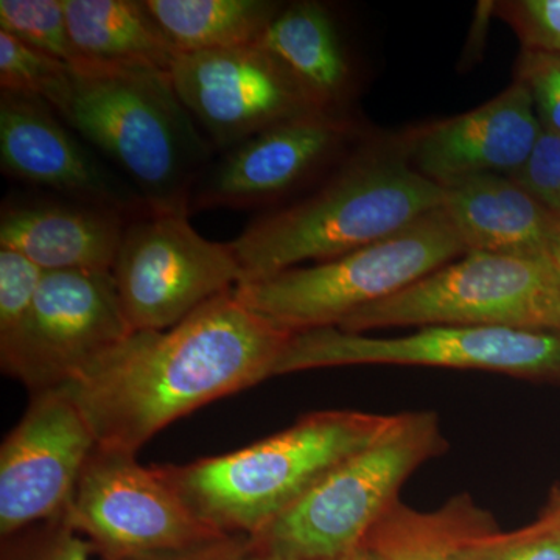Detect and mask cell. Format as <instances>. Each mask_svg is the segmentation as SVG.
I'll use <instances>...</instances> for the list:
<instances>
[{"label": "cell", "instance_id": "obj_1", "mask_svg": "<svg viewBox=\"0 0 560 560\" xmlns=\"http://www.w3.org/2000/svg\"><path fill=\"white\" fill-rule=\"evenodd\" d=\"M291 337L231 290L171 329L132 331L65 388L101 447L136 453L175 420L275 377Z\"/></svg>", "mask_w": 560, "mask_h": 560}, {"label": "cell", "instance_id": "obj_2", "mask_svg": "<svg viewBox=\"0 0 560 560\" xmlns=\"http://www.w3.org/2000/svg\"><path fill=\"white\" fill-rule=\"evenodd\" d=\"M50 106L120 167L149 208L189 213L215 149L180 102L171 72L81 61L70 66Z\"/></svg>", "mask_w": 560, "mask_h": 560}, {"label": "cell", "instance_id": "obj_3", "mask_svg": "<svg viewBox=\"0 0 560 560\" xmlns=\"http://www.w3.org/2000/svg\"><path fill=\"white\" fill-rule=\"evenodd\" d=\"M444 197L405 154H361L311 197L259 217L230 242L242 283L383 241L441 208Z\"/></svg>", "mask_w": 560, "mask_h": 560}, {"label": "cell", "instance_id": "obj_4", "mask_svg": "<svg viewBox=\"0 0 560 560\" xmlns=\"http://www.w3.org/2000/svg\"><path fill=\"white\" fill-rule=\"evenodd\" d=\"M396 416L316 411L226 455L161 467L191 511L223 534L253 537L338 464L381 438Z\"/></svg>", "mask_w": 560, "mask_h": 560}, {"label": "cell", "instance_id": "obj_5", "mask_svg": "<svg viewBox=\"0 0 560 560\" xmlns=\"http://www.w3.org/2000/svg\"><path fill=\"white\" fill-rule=\"evenodd\" d=\"M444 441L430 411L396 415L388 430L338 464L256 536L261 555L305 560L342 558L363 547L385 517L401 486L425 460L441 455Z\"/></svg>", "mask_w": 560, "mask_h": 560}, {"label": "cell", "instance_id": "obj_6", "mask_svg": "<svg viewBox=\"0 0 560 560\" xmlns=\"http://www.w3.org/2000/svg\"><path fill=\"white\" fill-rule=\"evenodd\" d=\"M469 254L441 208L410 226L337 259L241 283L242 304L290 334L338 327L360 308L386 300Z\"/></svg>", "mask_w": 560, "mask_h": 560}, {"label": "cell", "instance_id": "obj_7", "mask_svg": "<svg viewBox=\"0 0 560 560\" xmlns=\"http://www.w3.org/2000/svg\"><path fill=\"white\" fill-rule=\"evenodd\" d=\"M405 326L560 331L559 272L550 257L474 250L352 313L338 329L364 334Z\"/></svg>", "mask_w": 560, "mask_h": 560}, {"label": "cell", "instance_id": "obj_8", "mask_svg": "<svg viewBox=\"0 0 560 560\" xmlns=\"http://www.w3.org/2000/svg\"><path fill=\"white\" fill-rule=\"evenodd\" d=\"M359 364L560 377V331L427 326L404 337L378 338L326 327L293 334L276 375Z\"/></svg>", "mask_w": 560, "mask_h": 560}, {"label": "cell", "instance_id": "obj_9", "mask_svg": "<svg viewBox=\"0 0 560 560\" xmlns=\"http://www.w3.org/2000/svg\"><path fill=\"white\" fill-rule=\"evenodd\" d=\"M110 275L132 331L171 329L243 280L230 243L201 237L189 213L151 208L128 220Z\"/></svg>", "mask_w": 560, "mask_h": 560}, {"label": "cell", "instance_id": "obj_10", "mask_svg": "<svg viewBox=\"0 0 560 560\" xmlns=\"http://www.w3.org/2000/svg\"><path fill=\"white\" fill-rule=\"evenodd\" d=\"M66 521L102 560L180 550L223 533L201 521L161 467L98 445L81 471Z\"/></svg>", "mask_w": 560, "mask_h": 560}, {"label": "cell", "instance_id": "obj_11", "mask_svg": "<svg viewBox=\"0 0 560 560\" xmlns=\"http://www.w3.org/2000/svg\"><path fill=\"white\" fill-rule=\"evenodd\" d=\"M131 334L110 271L46 272L0 366L32 394L62 388Z\"/></svg>", "mask_w": 560, "mask_h": 560}, {"label": "cell", "instance_id": "obj_12", "mask_svg": "<svg viewBox=\"0 0 560 560\" xmlns=\"http://www.w3.org/2000/svg\"><path fill=\"white\" fill-rule=\"evenodd\" d=\"M171 73L180 102L215 150H230L283 121L327 110L260 43L180 54Z\"/></svg>", "mask_w": 560, "mask_h": 560}, {"label": "cell", "instance_id": "obj_13", "mask_svg": "<svg viewBox=\"0 0 560 560\" xmlns=\"http://www.w3.org/2000/svg\"><path fill=\"white\" fill-rule=\"evenodd\" d=\"M97 438L68 389L32 394L0 447V537L58 517L68 508Z\"/></svg>", "mask_w": 560, "mask_h": 560}, {"label": "cell", "instance_id": "obj_14", "mask_svg": "<svg viewBox=\"0 0 560 560\" xmlns=\"http://www.w3.org/2000/svg\"><path fill=\"white\" fill-rule=\"evenodd\" d=\"M355 135L341 110H320L276 125L212 161L191 191L189 213L250 209L279 200L340 154Z\"/></svg>", "mask_w": 560, "mask_h": 560}, {"label": "cell", "instance_id": "obj_15", "mask_svg": "<svg viewBox=\"0 0 560 560\" xmlns=\"http://www.w3.org/2000/svg\"><path fill=\"white\" fill-rule=\"evenodd\" d=\"M0 167L10 178L66 200L121 212L149 208L127 180L69 130L44 98L0 91Z\"/></svg>", "mask_w": 560, "mask_h": 560}, {"label": "cell", "instance_id": "obj_16", "mask_svg": "<svg viewBox=\"0 0 560 560\" xmlns=\"http://www.w3.org/2000/svg\"><path fill=\"white\" fill-rule=\"evenodd\" d=\"M541 131L528 88L515 80L480 108L416 132L405 145V158L444 189L480 176L514 178Z\"/></svg>", "mask_w": 560, "mask_h": 560}, {"label": "cell", "instance_id": "obj_17", "mask_svg": "<svg viewBox=\"0 0 560 560\" xmlns=\"http://www.w3.org/2000/svg\"><path fill=\"white\" fill-rule=\"evenodd\" d=\"M132 215L66 198L9 200L0 212V249L46 272L110 271Z\"/></svg>", "mask_w": 560, "mask_h": 560}, {"label": "cell", "instance_id": "obj_18", "mask_svg": "<svg viewBox=\"0 0 560 560\" xmlns=\"http://www.w3.org/2000/svg\"><path fill=\"white\" fill-rule=\"evenodd\" d=\"M442 209L469 253L550 257L558 219L512 178L480 176L445 187Z\"/></svg>", "mask_w": 560, "mask_h": 560}, {"label": "cell", "instance_id": "obj_19", "mask_svg": "<svg viewBox=\"0 0 560 560\" xmlns=\"http://www.w3.org/2000/svg\"><path fill=\"white\" fill-rule=\"evenodd\" d=\"M260 44L324 109L340 110L352 86V66L329 9L318 2L282 7Z\"/></svg>", "mask_w": 560, "mask_h": 560}, {"label": "cell", "instance_id": "obj_20", "mask_svg": "<svg viewBox=\"0 0 560 560\" xmlns=\"http://www.w3.org/2000/svg\"><path fill=\"white\" fill-rule=\"evenodd\" d=\"M65 10L80 62L145 66L172 72L178 51L147 2L65 0Z\"/></svg>", "mask_w": 560, "mask_h": 560}, {"label": "cell", "instance_id": "obj_21", "mask_svg": "<svg viewBox=\"0 0 560 560\" xmlns=\"http://www.w3.org/2000/svg\"><path fill=\"white\" fill-rule=\"evenodd\" d=\"M492 529H497L493 518L467 495L429 514L397 501L363 548L372 560H458L467 541Z\"/></svg>", "mask_w": 560, "mask_h": 560}, {"label": "cell", "instance_id": "obj_22", "mask_svg": "<svg viewBox=\"0 0 560 560\" xmlns=\"http://www.w3.org/2000/svg\"><path fill=\"white\" fill-rule=\"evenodd\" d=\"M180 54L259 44L282 10L270 0H145Z\"/></svg>", "mask_w": 560, "mask_h": 560}, {"label": "cell", "instance_id": "obj_23", "mask_svg": "<svg viewBox=\"0 0 560 560\" xmlns=\"http://www.w3.org/2000/svg\"><path fill=\"white\" fill-rule=\"evenodd\" d=\"M0 31L69 66L80 62L70 39L65 0H0Z\"/></svg>", "mask_w": 560, "mask_h": 560}, {"label": "cell", "instance_id": "obj_24", "mask_svg": "<svg viewBox=\"0 0 560 560\" xmlns=\"http://www.w3.org/2000/svg\"><path fill=\"white\" fill-rule=\"evenodd\" d=\"M70 66L0 31V91L55 101L68 83Z\"/></svg>", "mask_w": 560, "mask_h": 560}, {"label": "cell", "instance_id": "obj_25", "mask_svg": "<svg viewBox=\"0 0 560 560\" xmlns=\"http://www.w3.org/2000/svg\"><path fill=\"white\" fill-rule=\"evenodd\" d=\"M458 560H560V523L540 517L515 533L489 530L467 541Z\"/></svg>", "mask_w": 560, "mask_h": 560}, {"label": "cell", "instance_id": "obj_26", "mask_svg": "<svg viewBox=\"0 0 560 560\" xmlns=\"http://www.w3.org/2000/svg\"><path fill=\"white\" fill-rule=\"evenodd\" d=\"M92 555L90 541L62 514L2 540V560H91Z\"/></svg>", "mask_w": 560, "mask_h": 560}, {"label": "cell", "instance_id": "obj_27", "mask_svg": "<svg viewBox=\"0 0 560 560\" xmlns=\"http://www.w3.org/2000/svg\"><path fill=\"white\" fill-rule=\"evenodd\" d=\"M44 278L46 271L27 257L0 249V341L9 340L21 329Z\"/></svg>", "mask_w": 560, "mask_h": 560}, {"label": "cell", "instance_id": "obj_28", "mask_svg": "<svg viewBox=\"0 0 560 560\" xmlns=\"http://www.w3.org/2000/svg\"><path fill=\"white\" fill-rule=\"evenodd\" d=\"M517 80L528 88L541 130L560 136V54L523 49Z\"/></svg>", "mask_w": 560, "mask_h": 560}, {"label": "cell", "instance_id": "obj_29", "mask_svg": "<svg viewBox=\"0 0 560 560\" xmlns=\"http://www.w3.org/2000/svg\"><path fill=\"white\" fill-rule=\"evenodd\" d=\"M523 49L560 54V0H512L497 5Z\"/></svg>", "mask_w": 560, "mask_h": 560}, {"label": "cell", "instance_id": "obj_30", "mask_svg": "<svg viewBox=\"0 0 560 560\" xmlns=\"http://www.w3.org/2000/svg\"><path fill=\"white\" fill-rule=\"evenodd\" d=\"M512 179L560 220V136L541 131L525 167Z\"/></svg>", "mask_w": 560, "mask_h": 560}, {"label": "cell", "instance_id": "obj_31", "mask_svg": "<svg viewBox=\"0 0 560 560\" xmlns=\"http://www.w3.org/2000/svg\"><path fill=\"white\" fill-rule=\"evenodd\" d=\"M250 540L242 534H221L213 539L130 560H249Z\"/></svg>", "mask_w": 560, "mask_h": 560}, {"label": "cell", "instance_id": "obj_32", "mask_svg": "<svg viewBox=\"0 0 560 560\" xmlns=\"http://www.w3.org/2000/svg\"><path fill=\"white\" fill-rule=\"evenodd\" d=\"M249 560H305V559H293V558H280V556H271V555H261V552H256L250 548ZM326 560H372L370 552L364 550L363 547L355 552H350L348 556H342V558L337 559H326Z\"/></svg>", "mask_w": 560, "mask_h": 560}, {"label": "cell", "instance_id": "obj_33", "mask_svg": "<svg viewBox=\"0 0 560 560\" xmlns=\"http://www.w3.org/2000/svg\"><path fill=\"white\" fill-rule=\"evenodd\" d=\"M550 259L555 264L556 270L560 276V220L556 221L555 231H552V237L550 243Z\"/></svg>", "mask_w": 560, "mask_h": 560}, {"label": "cell", "instance_id": "obj_34", "mask_svg": "<svg viewBox=\"0 0 560 560\" xmlns=\"http://www.w3.org/2000/svg\"><path fill=\"white\" fill-rule=\"evenodd\" d=\"M541 518H547V521L560 523V492L558 495H555V500L551 501L550 508L545 511V514L541 515Z\"/></svg>", "mask_w": 560, "mask_h": 560}]
</instances>
